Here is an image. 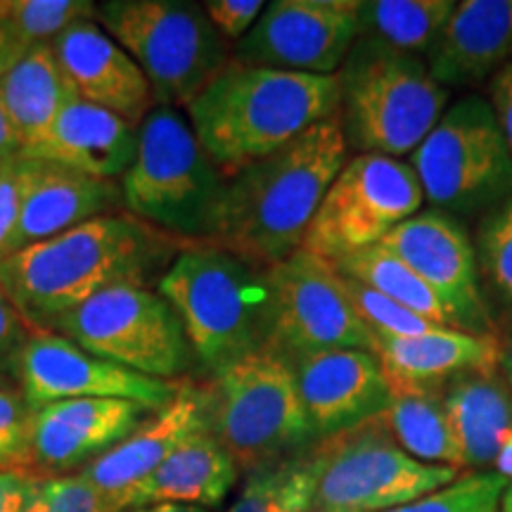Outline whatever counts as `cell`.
Returning a JSON list of instances; mask_svg holds the SVG:
<instances>
[{"label":"cell","instance_id":"obj_23","mask_svg":"<svg viewBox=\"0 0 512 512\" xmlns=\"http://www.w3.org/2000/svg\"><path fill=\"white\" fill-rule=\"evenodd\" d=\"M119 211H124L121 183L41 162L19 219L15 252Z\"/></svg>","mask_w":512,"mask_h":512},{"label":"cell","instance_id":"obj_1","mask_svg":"<svg viewBox=\"0 0 512 512\" xmlns=\"http://www.w3.org/2000/svg\"><path fill=\"white\" fill-rule=\"evenodd\" d=\"M183 247L119 211L10 254L0 261V287L31 330H53L100 292L159 283Z\"/></svg>","mask_w":512,"mask_h":512},{"label":"cell","instance_id":"obj_18","mask_svg":"<svg viewBox=\"0 0 512 512\" xmlns=\"http://www.w3.org/2000/svg\"><path fill=\"white\" fill-rule=\"evenodd\" d=\"M290 363L316 439H330L373 422L392 401V387L375 351L337 349Z\"/></svg>","mask_w":512,"mask_h":512},{"label":"cell","instance_id":"obj_32","mask_svg":"<svg viewBox=\"0 0 512 512\" xmlns=\"http://www.w3.org/2000/svg\"><path fill=\"white\" fill-rule=\"evenodd\" d=\"M0 12L27 48H34L50 46L74 24L95 22L98 5L91 0H0Z\"/></svg>","mask_w":512,"mask_h":512},{"label":"cell","instance_id":"obj_14","mask_svg":"<svg viewBox=\"0 0 512 512\" xmlns=\"http://www.w3.org/2000/svg\"><path fill=\"white\" fill-rule=\"evenodd\" d=\"M361 0H275L230 60L278 72L335 76L358 38Z\"/></svg>","mask_w":512,"mask_h":512},{"label":"cell","instance_id":"obj_43","mask_svg":"<svg viewBox=\"0 0 512 512\" xmlns=\"http://www.w3.org/2000/svg\"><path fill=\"white\" fill-rule=\"evenodd\" d=\"M27 53V43L17 36V31L8 22V17L0 12V76L8 74Z\"/></svg>","mask_w":512,"mask_h":512},{"label":"cell","instance_id":"obj_5","mask_svg":"<svg viewBox=\"0 0 512 512\" xmlns=\"http://www.w3.org/2000/svg\"><path fill=\"white\" fill-rule=\"evenodd\" d=\"M228 178L176 107L157 105L138 126V150L121 176L124 211L171 238L211 242Z\"/></svg>","mask_w":512,"mask_h":512},{"label":"cell","instance_id":"obj_9","mask_svg":"<svg viewBox=\"0 0 512 512\" xmlns=\"http://www.w3.org/2000/svg\"><path fill=\"white\" fill-rule=\"evenodd\" d=\"M408 164L425 200L448 216H484L512 197V152L479 95L448 105Z\"/></svg>","mask_w":512,"mask_h":512},{"label":"cell","instance_id":"obj_48","mask_svg":"<svg viewBox=\"0 0 512 512\" xmlns=\"http://www.w3.org/2000/svg\"><path fill=\"white\" fill-rule=\"evenodd\" d=\"M498 512H512V482L505 484L501 503H498Z\"/></svg>","mask_w":512,"mask_h":512},{"label":"cell","instance_id":"obj_27","mask_svg":"<svg viewBox=\"0 0 512 512\" xmlns=\"http://www.w3.org/2000/svg\"><path fill=\"white\" fill-rule=\"evenodd\" d=\"M0 93L22 155H31L64 107L79 100V91L50 46L29 48L8 74L0 76Z\"/></svg>","mask_w":512,"mask_h":512},{"label":"cell","instance_id":"obj_38","mask_svg":"<svg viewBox=\"0 0 512 512\" xmlns=\"http://www.w3.org/2000/svg\"><path fill=\"white\" fill-rule=\"evenodd\" d=\"M31 422L34 408L22 392L0 387V472H31Z\"/></svg>","mask_w":512,"mask_h":512},{"label":"cell","instance_id":"obj_6","mask_svg":"<svg viewBox=\"0 0 512 512\" xmlns=\"http://www.w3.org/2000/svg\"><path fill=\"white\" fill-rule=\"evenodd\" d=\"M339 121L356 155H413L448 107L425 57L356 38L337 72Z\"/></svg>","mask_w":512,"mask_h":512},{"label":"cell","instance_id":"obj_2","mask_svg":"<svg viewBox=\"0 0 512 512\" xmlns=\"http://www.w3.org/2000/svg\"><path fill=\"white\" fill-rule=\"evenodd\" d=\"M349 162L339 114L318 121L278 152L228 178L216 245L249 264L268 268L302 249L325 192Z\"/></svg>","mask_w":512,"mask_h":512},{"label":"cell","instance_id":"obj_7","mask_svg":"<svg viewBox=\"0 0 512 512\" xmlns=\"http://www.w3.org/2000/svg\"><path fill=\"white\" fill-rule=\"evenodd\" d=\"M95 22L143 69L157 105L188 107L230 62L226 38L188 0H107Z\"/></svg>","mask_w":512,"mask_h":512},{"label":"cell","instance_id":"obj_46","mask_svg":"<svg viewBox=\"0 0 512 512\" xmlns=\"http://www.w3.org/2000/svg\"><path fill=\"white\" fill-rule=\"evenodd\" d=\"M496 472L501 475L505 482H512V432L505 434V439L501 441V448H498V456H496Z\"/></svg>","mask_w":512,"mask_h":512},{"label":"cell","instance_id":"obj_13","mask_svg":"<svg viewBox=\"0 0 512 512\" xmlns=\"http://www.w3.org/2000/svg\"><path fill=\"white\" fill-rule=\"evenodd\" d=\"M268 347L294 358L337 349L375 351L377 342L351 304L342 275L330 261L297 249L266 268Z\"/></svg>","mask_w":512,"mask_h":512},{"label":"cell","instance_id":"obj_31","mask_svg":"<svg viewBox=\"0 0 512 512\" xmlns=\"http://www.w3.org/2000/svg\"><path fill=\"white\" fill-rule=\"evenodd\" d=\"M320 477L318 446L256 467L228 512H309Z\"/></svg>","mask_w":512,"mask_h":512},{"label":"cell","instance_id":"obj_29","mask_svg":"<svg viewBox=\"0 0 512 512\" xmlns=\"http://www.w3.org/2000/svg\"><path fill=\"white\" fill-rule=\"evenodd\" d=\"M456 0H368L358 5V38L425 57Z\"/></svg>","mask_w":512,"mask_h":512},{"label":"cell","instance_id":"obj_45","mask_svg":"<svg viewBox=\"0 0 512 512\" xmlns=\"http://www.w3.org/2000/svg\"><path fill=\"white\" fill-rule=\"evenodd\" d=\"M496 347H498V370L505 377V382L512 389V323L505 325L501 332H496Z\"/></svg>","mask_w":512,"mask_h":512},{"label":"cell","instance_id":"obj_19","mask_svg":"<svg viewBox=\"0 0 512 512\" xmlns=\"http://www.w3.org/2000/svg\"><path fill=\"white\" fill-rule=\"evenodd\" d=\"M50 48L81 100L114 112L136 128L157 107L143 69L93 19L69 27Z\"/></svg>","mask_w":512,"mask_h":512},{"label":"cell","instance_id":"obj_25","mask_svg":"<svg viewBox=\"0 0 512 512\" xmlns=\"http://www.w3.org/2000/svg\"><path fill=\"white\" fill-rule=\"evenodd\" d=\"M240 465L223 448L211 430H202L185 439L162 465L133 486L121 498V512L157 503H183L216 508L223 503L235 482Z\"/></svg>","mask_w":512,"mask_h":512},{"label":"cell","instance_id":"obj_11","mask_svg":"<svg viewBox=\"0 0 512 512\" xmlns=\"http://www.w3.org/2000/svg\"><path fill=\"white\" fill-rule=\"evenodd\" d=\"M320 477L309 512H382L444 489L456 467L408 456L380 420L320 439Z\"/></svg>","mask_w":512,"mask_h":512},{"label":"cell","instance_id":"obj_33","mask_svg":"<svg viewBox=\"0 0 512 512\" xmlns=\"http://www.w3.org/2000/svg\"><path fill=\"white\" fill-rule=\"evenodd\" d=\"M475 254L486 285L512 306V197L482 216Z\"/></svg>","mask_w":512,"mask_h":512},{"label":"cell","instance_id":"obj_12","mask_svg":"<svg viewBox=\"0 0 512 512\" xmlns=\"http://www.w3.org/2000/svg\"><path fill=\"white\" fill-rule=\"evenodd\" d=\"M425 202L413 166L384 155H354L325 192L302 249L337 261L375 247Z\"/></svg>","mask_w":512,"mask_h":512},{"label":"cell","instance_id":"obj_21","mask_svg":"<svg viewBox=\"0 0 512 512\" xmlns=\"http://www.w3.org/2000/svg\"><path fill=\"white\" fill-rule=\"evenodd\" d=\"M510 55L512 0H460L425 62L444 88H465L494 76Z\"/></svg>","mask_w":512,"mask_h":512},{"label":"cell","instance_id":"obj_49","mask_svg":"<svg viewBox=\"0 0 512 512\" xmlns=\"http://www.w3.org/2000/svg\"><path fill=\"white\" fill-rule=\"evenodd\" d=\"M510 432H512V430H510Z\"/></svg>","mask_w":512,"mask_h":512},{"label":"cell","instance_id":"obj_36","mask_svg":"<svg viewBox=\"0 0 512 512\" xmlns=\"http://www.w3.org/2000/svg\"><path fill=\"white\" fill-rule=\"evenodd\" d=\"M24 512H121L110 496L81 475L41 477Z\"/></svg>","mask_w":512,"mask_h":512},{"label":"cell","instance_id":"obj_16","mask_svg":"<svg viewBox=\"0 0 512 512\" xmlns=\"http://www.w3.org/2000/svg\"><path fill=\"white\" fill-rule=\"evenodd\" d=\"M380 245L406 261L437 292L453 328L472 335H496L475 247L453 216L437 209H420L394 228Z\"/></svg>","mask_w":512,"mask_h":512},{"label":"cell","instance_id":"obj_4","mask_svg":"<svg viewBox=\"0 0 512 512\" xmlns=\"http://www.w3.org/2000/svg\"><path fill=\"white\" fill-rule=\"evenodd\" d=\"M211 377L268 347L266 268L226 249L185 245L157 283Z\"/></svg>","mask_w":512,"mask_h":512},{"label":"cell","instance_id":"obj_8","mask_svg":"<svg viewBox=\"0 0 512 512\" xmlns=\"http://www.w3.org/2000/svg\"><path fill=\"white\" fill-rule=\"evenodd\" d=\"M209 430L247 472L297 456L316 439L299 401L292 363L261 349L214 375Z\"/></svg>","mask_w":512,"mask_h":512},{"label":"cell","instance_id":"obj_40","mask_svg":"<svg viewBox=\"0 0 512 512\" xmlns=\"http://www.w3.org/2000/svg\"><path fill=\"white\" fill-rule=\"evenodd\" d=\"M29 332L31 328L27 320L22 318V313L17 311V306L10 302V297L0 287V366L15 363L17 351L29 337Z\"/></svg>","mask_w":512,"mask_h":512},{"label":"cell","instance_id":"obj_15","mask_svg":"<svg viewBox=\"0 0 512 512\" xmlns=\"http://www.w3.org/2000/svg\"><path fill=\"white\" fill-rule=\"evenodd\" d=\"M12 370L31 408L67 399H124L157 413L176 399L185 382L138 375L88 354L53 330H31L17 351Z\"/></svg>","mask_w":512,"mask_h":512},{"label":"cell","instance_id":"obj_3","mask_svg":"<svg viewBox=\"0 0 512 512\" xmlns=\"http://www.w3.org/2000/svg\"><path fill=\"white\" fill-rule=\"evenodd\" d=\"M188 121L211 162L233 178L339 112V79L230 60L190 102Z\"/></svg>","mask_w":512,"mask_h":512},{"label":"cell","instance_id":"obj_39","mask_svg":"<svg viewBox=\"0 0 512 512\" xmlns=\"http://www.w3.org/2000/svg\"><path fill=\"white\" fill-rule=\"evenodd\" d=\"M202 8L226 41L238 43L254 27L266 5L261 0H209Z\"/></svg>","mask_w":512,"mask_h":512},{"label":"cell","instance_id":"obj_30","mask_svg":"<svg viewBox=\"0 0 512 512\" xmlns=\"http://www.w3.org/2000/svg\"><path fill=\"white\" fill-rule=\"evenodd\" d=\"M330 264L347 278L373 287L384 297L394 299L396 304L406 306L408 311L418 313V316L437 325H444V328H453L451 316H448L437 292L406 261H401L399 256H394L382 245L361 249V252L342 256Z\"/></svg>","mask_w":512,"mask_h":512},{"label":"cell","instance_id":"obj_34","mask_svg":"<svg viewBox=\"0 0 512 512\" xmlns=\"http://www.w3.org/2000/svg\"><path fill=\"white\" fill-rule=\"evenodd\" d=\"M342 280L358 318L366 325L370 335L375 337V342H380V339L418 337L425 335V332L444 328V325H437L432 323V320L418 316V313L408 311L406 306L396 304L394 299L384 297V294L373 290V287L358 283V280H351L347 275H342Z\"/></svg>","mask_w":512,"mask_h":512},{"label":"cell","instance_id":"obj_26","mask_svg":"<svg viewBox=\"0 0 512 512\" xmlns=\"http://www.w3.org/2000/svg\"><path fill=\"white\" fill-rule=\"evenodd\" d=\"M448 422L463 467L494 465L505 434L512 430V389L498 368L470 370L441 387Z\"/></svg>","mask_w":512,"mask_h":512},{"label":"cell","instance_id":"obj_44","mask_svg":"<svg viewBox=\"0 0 512 512\" xmlns=\"http://www.w3.org/2000/svg\"><path fill=\"white\" fill-rule=\"evenodd\" d=\"M22 155V145H19L15 128L10 124L8 110H5L3 93H0V164L8 162V159Z\"/></svg>","mask_w":512,"mask_h":512},{"label":"cell","instance_id":"obj_22","mask_svg":"<svg viewBox=\"0 0 512 512\" xmlns=\"http://www.w3.org/2000/svg\"><path fill=\"white\" fill-rule=\"evenodd\" d=\"M136 150V126L79 98L64 107L48 136L27 157L114 181L126 174L136 159Z\"/></svg>","mask_w":512,"mask_h":512},{"label":"cell","instance_id":"obj_20","mask_svg":"<svg viewBox=\"0 0 512 512\" xmlns=\"http://www.w3.org/2000/svg\"><path fill=\"white\" fill-rule=\"evenodd\" d=\"M202 430H209L207 387L183 382L181 392L169 406L152 413L131 437H126L76 475L110 496L121 510V498L133 486L150 477L185 439Z\"/></svg>","mask_w":512,"mask_h":512},{"label":"cell","instance_id":"obj_35","mask_svg":"<svg viewBox=\"0 0 512 512\" xmlns=\"http://www.w3.org/2000/svg\"><path fill=\"white\" fill-rule=\"evenodd\" d=\"M505 484L498 472L470 470L434 494L382 512H498Z\"/></svg>","mask_w":512,"mask_h":512},{"label":"cell","instance_id":"obj_42","mask_svg":"<svg viewBox=\"0 0 512 512\" xmlns=\"http://www.w3.org/2000/svg\"><path fill=\"white\" fill-rule=\"evenodd\" d=\"M491 107L512 152V60L491 79Z\"/></svg>","mask_w":512,"mask_h":512},{"label":"cell","instance_id":"obj_37","mask_svg":"<svg viewBox=\"0 0 512 512\" xmlns=\"http://www.w3.org/2000/svg\"><path fill=\"white\" fill-rule=\"evenodd\" d=\"M41 159L17 155L0 164V261L15 252V235L24 202L38 174Z\"/></svg>","mask_w":512,"mask_h":512},{"label":"cell","instance_id":"obj_24","mask_svg":"<svg viewBox=\"0 0 512 512\" xmlns=\"http://www.w3.org/2000/svg\"><path fill=\"white\" fill-rule=\"evenodd\" d=\"M377 358L392 392L439 389L470 370L498 368L496 335H472L458 328H437L418 337L380 339Z\"/></svg>","mask_w":512,"mask_h":512},{"label":"cell","instance_id":"obj_10","mask_svg":"<svg viewBox=\"0 0 512 512\" xmlns=\"http://www.w3.org/2000/svg\"><path fill=\"white\" fill-rule=\"evenodd\" d=\"M53 332L88 354L155 380L178 382L195 363L181 318L162 294L143 285L100 292L67 313Z\"/></svg>","mask_w":512,"mask_h":512},{"label":"cell","instance_id":"obj_41","mask_svg":"<svg viewBox=\"0 0 512 512\" xmlns=\"http://www.w3.org/2000/svg\"><path fill=\"white\" fill-rule=\"evenodd\" d=\"M38 482L31 472H0V512H24Z\"/></svg>","mask_w":512,"mask_h":512},{"label":"cell","instance_id":"obj_47","mask_svg":"<svg viewBox=\"0 0 512 512\" xmlns=\"http://www.w3.org/2000/svg\"><path fill=\"white\" fill-rule=\"evenodd\" d=\"M128 512H209L200 505H183V503H157V505H145V508H133Z\"/></svg>","mask_w":512,"mask_h":512},{"label":"cell","instance_id":"obj_17","mask_svg":"<svg viewBox=\"0 0 512 512\" xmlns=\"http://www.w3.org/2000/svg\"><path fill=\"white\" fill-rule=\"evenodd\" d=\"M155 411L124 399H67L34 408L31 472L76 475L131 437Z\"/></svg>","mask_w":512,"mask_h":512},{"label":"cell","instance_id":"obj_28","mask_svg":"<svg viewBox=\"0 0 512 512\" xmlns=\"http://www.w3.org/2000/svg\"><path fill=\"white\" fill-rule=\"evenodd\" d=\"M377 420L411 458L463 470L441 389H396L387 411Z\"/></svg>","mask_w":512,"mask_h":512}]
</instances>
